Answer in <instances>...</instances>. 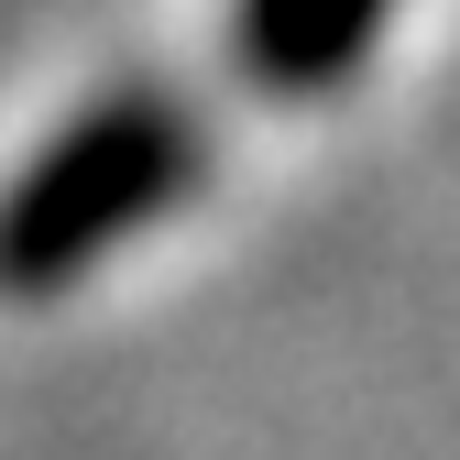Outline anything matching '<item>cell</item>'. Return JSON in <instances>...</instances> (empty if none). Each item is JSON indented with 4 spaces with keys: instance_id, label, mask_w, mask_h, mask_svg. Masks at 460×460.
Listing matches in <instances>:
<instances>
[{
    "instance_id": "obj_2",
    "label": "cell",
    "mask_w": 460,
    "mask_h": 460,
    "mask_svg": "<svg viewBox=\"0 0 460 460\" xmlns=\"http://www.w3.org/2000/svg\"><path fill=\"white\" fill-rule=\"evenodd\" d=\"M384 12L394 0H242L230 44H242V66L263 88H329V77H351L373 55Z\"/></svg>"
},
{
    "instance_id": "obj_1",
    "label": "cell",
    "mask_w": 460,
    "mask_h": 460,
    "mask_svg": "<svg viewBox=\"0 0 460 460\" xmlns=\"http://www.w3.org/2000/svg\"><path fill=\"white\" fill-rule=\"evenodd\" d=\"M198 187V121L164 88H110L0 187V296H66Z\"/></svg>"
}]
</instances>
